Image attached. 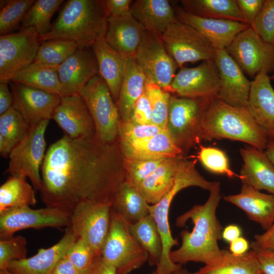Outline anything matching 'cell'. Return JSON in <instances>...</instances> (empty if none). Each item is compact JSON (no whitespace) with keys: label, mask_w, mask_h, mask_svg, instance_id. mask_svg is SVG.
I'll use <instances>...</instances> for the list:
<instances>
[{"label":"cell","mask_w":274,"mask_h":274,"mask_svg":"<svg viewBox=\"0 0 274 274\" xmlns=\"http://www.w3.org/2000/svg\"><path fill=\"white\" fill-rule=\"evenodd\" d=\"M115 142L64 135L48 148L42 165L40 191L46 207L72 213L81 202L111 203L125 175Z\"/></svg>","instance_id":"1"},{"label":"cell","mask_w":274,"mask_h":274,"mask_svg":"<svg viewBox=\"0 0 274 274\" xmlns=\"http://www.w3.org/2000/svg\"><path fill=\"white\" fill-rule=\"evenodd\" d=\"M209 192L204 204L194 206L176 219L178 227H183L189 220L194 226L191 231L183 230L180 232L181 245L169 254L174 263L196 262L214 265L222 259L223 252L218 241L222 238L223 228L216 216L221 199L220 183L214 182Z\"/></svg>","instance_id":"2"},{"label":"cell","mask_w":274,"mask_h":274,"mask_svg":"<svg viewBox=\"0 0 274 274\" xmlns=\"http://www.w3.org/2000/svg\"><path fill=\"white\" fill-rule=\"evenodd\" d=\"M200 139L239 141L262 151L268 140L247 107L231 106L218 97L206 100L200 120Z\"/></svg>","instance_id":"3"},{"label":"cell","mask_w":274,"mask_h":274,"mask_svg":"<svg viewBox=\"0 0 274 274\" xmlns=\"http://www.w3.org/2000/svg\"><path fill=\"white\" fill-rule=\"evenodd\" d=\"M108 17L103 1L68 0L50 31L39 37L40 41L67 40L75 42L79 49L90 48L105 37Z\"/></svg>","instance_id":"4"},{"label":"cell","mask_w":274,"mask_h":274,"mask_svg":"<svg viewBox=\"0 0 274 274\" xmlns=\"http://www.w3.org/2000/svg\"><path fill=\"white\" fill-rule=\"evenodd\" d=\"M129 223L111 210L110 229L101 256L115 268L116 274H128L141 267L148 259L147 252L130 232Z\"/></svg>","instance_id":"5"},{"label":"cell","mask_w":274,"mask_h":274,"mask_svg":"<svg viewBox=\"0 0 274 274\" xmlns=\"http://www.w3.org/2000/svg\"><path fill=\"white\" fill-rule=\"evenodd\" d=\"M84 99L93 120L96 138L102 143L115 142L120 121L119 111L106 82L98 74L82 88Z\"/></svg>","instance_id":"6"},{"label":"cell","mask_w":274,"mask_h":274,"mask_svg":"<svg viewBox=\"0 0 274 274\" xmlns=\"http://www.w3.org/2000/svg\"><path fill=\"white\" fill-rule=\"evenodd\" d=\"M49 120L31 127L27 136L12 150L5 173L28 178L39 191L42 181L40 170L46 154L45 132Z\"/></svg>","instance_id":"7"},{"label":"cell","mask_w":274,"mask_h":274,"mask_svg":"<svg viewBox=\"0 0 274 274\" xmlns=\"http://www.w3.org/2000/svg\"><path fill=\"white\" fill-rule=\"evenodd\" d=\"M206 99L171 95L166 129L185 154L200 139V120Z\"/></svg>","instance_id":"8"},{"label":"cell","mask_w":274,"mask_h":274,"mask_svg":"<svg viewBox=\"0 0 274 274\" xmlns=\"http://www.w3.org/2000/svg\"><path fill=\"white\" fill-rule=\"evenodd\" d=\"M165 48L180 68L187 63L215 60L216 50L196 29L178 19L161 35Z\"/></svg>","instance_id":"9"},{"label":"cell","mask_w":274,"mask_h":274,"mask_svg":"<svg viewBox=\"0 0 274 274\" xmlns=\"http://www.w3.org/2000/svg\"><path fill=\"white\" fill-rule=\"evenodd\" d=\"M134 58L147 81L168 92L179 66L167 51L160 34L145 29Z\"/></svg>","instance_id":"10"},{"label":"cell","mask_w":274,"mask_h":274,"mask_svg":"<svg viewBox=\"0 0 274 274\" xmlns=\"http://www.w3.org/2000/svg\"><path fill=\"white\" fill-rule=\"evenodd\" d=\"M112 203L86 200L78 204L71 213L69 226L77 238L86 242L97 256L107 237L111 223Z\"/></svg>","instance_id":"11"},{"label":"cell","mask_w":274,"mask_h":274,"mask_svg":"<svg viewBox=\"0 0 274 274\" xmlns=\"http://www.w3.org/2000/svg\"><path fill=\"white\" fill-rule=\"evenodd\" d=\"M33 27L0 36V82L8 83L18 72L34 61L40 45Z\"/></svg>","instance_id":"12"},{"label":"cell","mask_w":274,"mask_h":274,"mask_svg":"<svg viewBox=\"0 0 274 274\" xmlns=\"http://www.w3.org/2000/svg\"><path fill=\"white\" fill-rule=\"evenodd\" d=\"M225 50L244 73L254 78L262 71H274V46L250 26L239 33Z\"/></svg>","instance_id":"13"},{"label":"cell","mask_w":274,"mask_h":274,"mask_svg":"<svg viewBox=\"0 0 274 274\" xmlns=\"http://www.w3.org/2000/svg\"><path fill=\"white\" fill-rule=\"evenodd\" d=\"M71 219V212L57 208H12L0 213V239L11 238L16 232L24 229L68 227Z\"/></svg>","instance_id":"14"},{"label":"cell","mask_w":274,"mask_h":274,"mask_svg":"<svg viewBox=\"0 0 274 274\" xmlns=\"http://www.w3.org/2000/svg\"><path fill=\"white\" fill-rule=\"evenodd\" d=\"M220 87L216 63L215 60H209L193 67L180 68L173 79L168 92L191 98H212L218 97Z\"/></svg>","instance_id":"15"},{"label":"cell","mask_w":274,"mask_h":274,"mask_svg":"<svg viewBox=\"0 0 274 274\" xmlns=\"http://www.w3.org/2000/svg\"><path fill=\"white\" fill-rule=\"evenodd\" d=\"M13 107L22 116L30 128L44 120L52 119L61 96L10 82Z\"/></svg>","instance_id":"16"},{"label":"cell","mask_w":274,"mask_h":274,"mask_svg":"<svg viewBox=\"0 0 274 274\" xmlns=\"http://www.w3.org/2000/svg\"><path fill=\"white\" fill-rule=\"evenodd\" d=\"M52 119L71 139L96 136L94 123L88 108L79 93L61 96Z\"/></svg>","instance_id":"17"},{"label":"cell","mask_w":274,"mask_h":274,"mask_svg":"<svg viewBox=\"0 0 274 274\" xmlns=\"http://www.w3.org/2000/svg\"><path fill=\"white\" fill-rule=\"evenodd\" d=\"M215 61L220 80L218 97L231 106L247 107L251 81L225 49L216 50Z\"/></svg>","instance_id":"18"},{"label":"cell","mask_w":274,"mask_h":274,"mask_svg":"<svg viewBox=\"0 0 274 274\" xmlns=\"http://www.w3.org/2000/svg\"><path fill=\"white\" fill-rule=\"evenodd\" d=\"M177 19L196 29L215 48L225 49L236 36L250 25L236 21L207 18L193 15L181 6L174 7Z\"/></svg>","instance_id":"19"},{"label":"cell","mask_w":274,"mask_h":274,"mask_svg":"<svg viewBox=\"0 0 274 274\" xmlns=\"http://www.w3.org/2000/svg\"><path fill=\"white\" fill-rule=\"evenodd\" d=\"M57 73L61 86L60 96L79 93L90 80L99 74L92 49L79 48L58 67Z\"/></svg>","instance_id":"20"},{"label":"cell","mask_w":274,"mask_h":274,"mask_svg":"<svg viewBox=\"0 0 274 274\" xmlns=\"http://www.w3.org/2000/svg\"><path fill=\"white\" fill-rule=\"evenodd\" d=\"M247 108L268 139L274 138V89L266 71L251 81Z\"/></svg>","instance_id":"21"},{"label":"cell","mask_w":274,"mask_h":274,"mask_svg":"<svg viewBox=\"0 0 274 274\" xmlns=\"http://www.w3.org/2000/svg\"><path fill=\"white\" fill-rule=\"evenodd\" d=\"M77 239L68 226L56 244L47 249H39L37 254L30 257L11 262L6 269L14 274H51Z\"/></svg>","instance_id":"22"},{"label":"cell","mask_w":274,"mask_h":274,"mask_svg":"<svg viewBox=\"0 0 274 274\" xmlns=\"http://www.w3.org/2000/svg\"><path fill=\"white\" fill-rule=\"evenodd\" d=\"M224 199L245 212L248 218L266 230L274 222V195L261 192L244 183L239 193Z\"/></svg>","instance_id":"23"},{"label":"cell","mask_w":274,"mask_h":274,"mask_svg":"<svg viewBox=\"0 0 274 274\" xmlns=\"http://www.w3.org/2000/svg\"><path fill=\"white\" fill-rule=\"evenodd\" d=\"M123 157L138 159H162L182 156L167 129L147 138L130 141H119Z\"/></svg>","instance_id":"24"},{"label":"cell","mask_w":274,"mask_h":274,"mask_svg":"<svg viewBox=\"0 0 274 274\" xmlns=\"http://www.w3.org/2000/svg\"><path fill=\"white\" fill-rule=\"evenodd\" d=\"M239 152L243 161L239 175L242 183L274 195V166L264 151L248 145Z\"/></svg>","instance_id":"25"},{"label":"cell","mask_w":274,"mask_h":274,"mask_svg":"<svg viewBox=\"0 0 274 274\" xmlns=\"http://www.w3.org/2000/svg\"><path fill=\"white\" fill-rule=\"evenodd\" d=\"M145 27L131 14L109 16L105 39L124 57H133L140 45Z\"/></svg>","instance_id":"26"},{"label":"cell","mask_w":274,"mask_h":274,"mask_svg":"<svg viewBox=\"0 0 274 274\" xmlns=\"http://www.w3.org/2000/svg\"><path fill=\"white\" fill-rule=\"evenodd\" d=\"M91 48L97 60L99 74L116 102L124 76L125 57L112 47L105 38L98 39Z\"/></svg>","instance_id":"27"},{"label":"cell","mask_w":274,"mask_h":274,"mask_svg":"<svg viewBox=\"0 0 274 274\" xmlns=\"http://www.w3.org/2000/svg\"><path fill=\"white\" fill-rule=\"evenodd\" d=\"M130 12L145 29L160 35L177 20L174 7L167 0H137L132 2Z\"/></svg>","instance_id":"28"},{"label":"cell","mask_w":274,"mask_h":274,"mask_svg":"<svg viewBox=\"0 0 274 274\" xmlns=\"http://www.w3.org/2000/svg\"><path fill=\"white\" fill-rule=\"evenodd\" d=\"M147 81L134 57H125L124 76L116 102L121 121L129 120L135 103L145 92Z\"/></svg>","instance_id":"29"},{"label":"cell","mask_w":274,"mask_h":274,"mask_svg":"<svg viewBox=\"0 0 274 274\" xmlns=\"http://www.w3.org/2000/svg\"><path fill=\"white\" fill-rule=\"evenodd\" d=\"M181 158L166 159L142 183L139 190L150 204L158 202L172 188Z\"/></svg>","instance_id":"30"},{"label":"cell","mask_w":274,"mask_h":274,"mask_svg":"<svg viewBox=\"0 0 274 274\" xmlns=\"http://www.w3.org/2000/svg\"><path fill=\"white\" fill-rule=\"evenodd\" d=\"M149 205L140 190L125 180L114 194L112 210L134 223L149 214Z\"/></svg>","instance_id":"31"},{"label":"cell","mask_w":274,"mask_h":274,"mask_svg":"<svg viewBox=\"0 0 274 274\" xmlns=\"http://www.w3.org/2000/svg\"><path fill=\"white\" fill-rule=\"evenodd\" d=\"M180 2L181 7L185 11L195 16L247 23L236 0H182Z\"/></svg>","instance_id":"32"},{"label":"cell","mask_w":274,"mask_h":274,"mask_svg":"<svg viewBox=\"0 0 274 274\" xmlns=\"http://www.w3.org/2000/svg\"><path fill=\"white\" fill-rule=\"evenodd\" d=\"M57 68V67L33 62L17 73L10 82L60 96L61 86Z\"/></svg>","instance_id":"33"},{"label":"cell","mask_w":274,"mask_h":274,"mask_svg":"<svg viewBox=\"0 0 274 274\" xmlns=\"http://www.w3.org/2000/svg\"><path fill=\"white\" fill-rule=\"evenodd\" d=\"M222 260L214 265H204L195 274H263L254 252L251 249L245 254L236 256L223 250Z\"/></svg>","instance_id":"34"},{"label":"cell","mask_w":274,"mask_h":274,"mask_svg":"<svg viewBox=\"0 0 274 274\" xmlns=\"http://www.w3.org/2000/svg\"><path fill=\"white\" fill-rule=\"evenodd\" d=\"M130 232L148 254L151 265H157L162 252V241L156 222L149 214L134 223H129Z\"/></svg>","instance_id":"35"},{"label":"cell","mask_w":274,"mask_h":274,"mask_svg":"<svg viewBox=\"0 0 274 274\" xmlns=\"http://www.w3.org/2000/svg\"><path fill=\"white\" fill-rule=\"evenodd\" d=\"M36 203L35 190L25 178L11 176L0 187V213Z\"/></svg>","instance_id":"36"},{"label":"cell","mask_w":274,"mask_h":274,"mask_svg":"<svg viewBox=\"0 0 274 274\" xmlns=\"http://www.w3.org/2000/svg\"><path fill=\"white\" fill-rule=\"evenodd\" d=\"M62 0H38L27 12L21 22V28L33 27L40 36L51 30V20Z\"/></svg>","instance_id":"37"},{"label":"cell","mask_w":274,"mask_h":274,"mask_svg":"<svg viewBox=\"0 0 274 274\" xmlns=\"http://www.w3.org/2000/svg\"><path fill=\"white\" fill-rule=\"evenodd\" d=\"M74 42L50 40L40 44L33 62L58 67L78 49Z\"/></svg>","instance_id":"38"},{"label":"cell","mask_w":274,"mask_h":274,"mask_svg":"<svg viewBox=\"0 0 274 274\" xmlns=\"http://www.w3.org/2000/svg\"><path fill=\"white\" fill-rule=\"evenodd\" d=\"M30 129L22 116L13 107L0 115V135L11 151L24 139Z\"/></svg>","instance_id":"39"},{"label":"cell","mask_w":274,"mask_h":274,"mask_svg":"<svg viewBox=\"0 0 274 274\" xmlns=\"http://www.w3.org/2000/svg\"><path fill=\"white\" fill-rule=\"evenodd\" d=\"M34 0L1 1L0 34L5 35L15 29L22 22Z\"/></svg>","instance_id":"40"},{"label":"cell","mask_w":274,"mask_h":274,"mask_svg":"<svg viewBox=\"0 0 274 274\" xmlns=\"http://www.w3.org/2000/svg\"><path fill=\"white\" fill-rule=\"evenodd\" d=\"M145 92L151 106L152 124L166 129L171 97L170 93L148 81L146 83Z\"/></svg>","instance_id":"41"},{"label":"cell","mask_w":274,"mask_h":274,"mask_svg":"<svg viewBox=\"0 0 274 274\" xmlns=\"http://www.w3.org/2000/svg\"><path fill=\"white\" fill-rule=\"evenodd\" d=\"M197 157L203 166L211 173L224 175L230 178H239L230 168L226 153L220 149L200 146Z\"/></svg>","instance_id":"42"},{"label":"cell","mask_w":274,"mask_h":274,"mask_svg":"<svg viewBox=\"0 0 274 274\" xmlns=\"http://www.w3.org/2000/svg\"><path fill=\"white\" fill-rule=\"evenodd\" d=\"M165 159H138L123 157L125 180L139 189L143 181Z\"/></svg>","instance_id":"43"},{"label":"cell","mask_w":274,"mask_h":274,"mask_svg":"<svg viewBox=\"0 0 274 274\" xmlns=\"http://www.w3.org/2000/svg\"><path fill=\"white\" fill-rule=\"evenodd\" d=\"M27 241L21 235L0 239V270L6 269L14 260L26 258Z\"/></svg>","instance_id":"44"},{"label":"cell","mask_w":274,"mask_h":274,"mask_svg":"<svg viewBox=\"0 0 274 274\" xmlns=\"http://www.w3.org/2000/svg\"><path fill=\"white\" fill-rule=\"evenodd\" d=\"M251 26L263 40L274 44V0H264Z\"/></svg>","instance_id":"45"},{"label":"cell","mask_w":274,"mask_h":274,"mask_svg":"<svg viewBox=\"0 0 274 274\" xmlns=\"http://www.w3.org/2000/svg\"><path fill=\"white\" fill-rule=\"evenodd\" d=\"M165 129L154 124H140L129 121L120 120L118 126L119 141L130 142L147 138L161 132Z\"/></svg>","instance_id":"46"},{"label":"cell","mask_w":274,"mask_h":274,"mask_svg":"<svg viewBox=\"0 0 274 274\" xmlns=\"http://www.w3.org/2000/svg\"><path fill=\"white\" fill-rule=\"evenodd\" d=\"M66 256L83 273L97 256L90 246L81 238H77L70 247Z\"/></svg>","instance_id":"47"},{"label":"cell","mask_w":274,"mask_h":274,"mask_svg":"<svg viewBox=\"0 0 274 274\" xmlns=\"http://www.w3.org/2000/svg\"><path fill=\"white\" fill-rule=\"evenodd\" d=\"M128 121L140 124H152L151 106L145 92L135 103Z\"/></svg>","instance_id":"48"},{"label":"cell","mask_w":274,"mask_h":274,"mask_svg":"<svg viewBox=\"0 0 274 274\" xmlns=\"http://www.w3.org/2000/svg\"><path fill=\"white\" fill-rule=\"evenodd\" d=\"M263 274H274V250L262 248L254 241L250 244Z\"/></svg>","instance_id":"49"},{"label":"cell","mask_w":274,"mask_h":274,"mask_svg":"<svg viewBox=\"0 0 274 274\" xmlns=\"http://www.w3.org/2000/svg\"><path fill=\"white\" fill-rule=\"evenodd\" d=\"M238 8L250 26L259 13L264 0H236Z\"/></svg>","instance_id":"50"},{"label":"cell","mask_w":274,"mask_h":274,"mask_svg":"<svg viewBox=\"0 0 274 274\" xmlns=\"http://www.w3.org/2000/svg\"><path fill=\"white\" fill-rule=\"evenodd\" d=\"M109 16L122 17L131 14V0L103 1Z\"/></svg>","instance_id":"51"},{"label":"cell","mask_w":274,"mask_h":274,"mask_svg":"<svg viewBox=\"0 0 274 274\" xmlns=\"http://www.w3.org/2000/svg\"><path fill=\"white\" fill-rule=\"evenodd\" d=\"M82 274H116V270L99 255L95 258L89 268Z\"/></svg>","instance_id":"52"},{"label":"cell","mask_w":274,"mask_h":274,"mask_svg":"<svg viewBox=\"0 0 274 274\" xmlns=\"http://www.w3.org/2000/svg\"><path fill=\"white\" fill-rule=\"evenodd\" d=\"M13 105V97L8 83L0 82V115L3 114Z\"/></svg>","instance_id":"53"},{"label":"cell","mask_w":274,"mask_h":274,"mask_svg":"<svg viewBox=\"0 0 274 274\" xmlns=\"http://www.w3.org/2000/svg\"><path fill=\"white\" fill-rule=\"evenodd\" d=\"M254 241L259 246L274 250V222L271 226L260 234H256Z\"/></svg>","instance_id":"54"},{"label":"cell","mask_w":274,"mask_h":274,"mask_svg":"<svg viewBox=\"0 0 274 274\" xmlns=\"http://www.w3.org/2000/svg\"><path fill=\"white\" fill-rule=\"evenodd\" d=\"M51 274H81L65 256L55 266Z\"/></svg>","instance_id":"55"},{"label":"cell","mask_w":274,"mask_h":274,"mask_svg":"<svg viewBox=\"0 0 274 274\" xmlns=\"http://www.w3.org/2000/svg\"><path fill=\"white\" fill-rule=\"evenodd\" d=\"M250 247L249 241L241 236L229 244V252L234 255H242L248 251Z\"/></svg>","instance_id":"56"},{"label":"cell","mask_w":274,"mask_h":274,"mask_svg":"<svg viewBox=\"0 0 274 274\" xmlns=\"http://www.w3.org/2000/svg\"><path fill=\"white\" fill-rule=\"evenodd\" d=\"M242 229L236 224H230L223 229L222 238L224 241L229 244L240 237L242 234Z\"/></svg>","instance_id":"57"},{"label":"cell","mask_w":274,"mask_h":274,"mask_svg":"<svg viewBox=\"0 0 274 274\" xmlns=\"http://www.w3.org/2000/svg\"><path fill=\"white\" fill-rule=\"evenodd\" d=\"M264 152L274 166V138L268 139Z\"/></svg>","instance_id":"58"},{"label":"cell","mask_w":274,"mask_h":274,"mask_svg":"<svg viewBox=\"0 0 274 274\" xmlns=\"http://www.w3.org/2000/svg\"><path fill=\"white\" fill-rule=\"evenodd\" d=\"M151 274H158L156 270H154L152 272ZM169 274H195L194 273L190 272L188 271L187 269H183L182 268L177 270L176 271H175L174 272H172Z\"/></svg>","instance_id":"59"},{"label":"cell","mask_w":274,"mask_h":274,"mask_svg":"<svg viewBox=\"0 0 274 274\" xmlns=\"http://www.w3.org/2000/svg\"><path fill=\"white\" fill-rule=\"evenodd\" d=\"M0 274H14L7 269L0 270Z\"/></svg>","instance_id":"60"},{"label":"cell","mask_w":274,"mask_h":274,"mask_svg":"<svg viewBox=\"0 0 274 274\" xmlns=\"http://www.w3.org/2000/svg\"><path fill=\"white\" fill-rule=\"evenodd\" d=\"M273 46H274V44H273ZM270 78L271 80H272L274 82V71L271 73V75L270 76Z\"/></svg>","instance_id":"61"},{"label":"cell","mask_w":274,"mask_h":274,"mask_svg":"<svg viewBox=\"0 0 274 274\" xmlns=\"http://www.w3.org/2000/svg\"></svg>","instance_id":"62"}]
</instances>
